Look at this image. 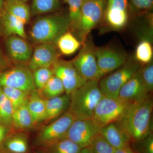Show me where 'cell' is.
<instances>
[{"instance_id":"6da1fadb","label":"cell","mask_w":153,"mask_h":153,"mask_svg":"<svg viewBox=\"0 0 153 153\" xmlns=\"http://www.w3.org/2000/svg\"><path fill=\"white\" fill-rule=\"evenodd\" d=\"M153 108L152 94L129 105L117 122L125 131L131 144L138 142L152 133Z\"/></svg>"},{"instance_id":"7a4b0ae2","label":"cell","mask_w":153,"mask_h":153,"mask_svg":"<svg viewBox=\"0 0 153 153\" xmlns=\"http://www.w3.org/2000/svg\"><path fill=\"white\" fill-rule=\"evenodd\" d=\"M98 80H90L70 94L68 112L75 120L92 119L96 107L104 96Z\"/></svg>"},{"instance_id":"3957f363","label":"cell","mask_w":153,"mask_h":153,"mask_svg":"<svg viewBox=\"0 0 153 153\" xmlns=\"http://www.w3.org/2000/svg\"><path fill=\"white\" fill-rule=\"evenodd\" d=\"M69 29L68 16L60 14L41 17L33 23L29 37L33 44H55L58 38Z\"/></svg>"},{"instance_id":"277c9868","label":"cell","mask_w":153,"mask_h":153,"mask_svg":"<svg viewBox=\"0 0 153 153\" xmlns=\"http://www.w3.org/2000/svg\"><path fill=\"white\" fill-rule=\"evenodd\" d=\"M141 67L134 58H128L120 67L99 80V86L103 96L117 98L122 86Z\"/></svg>"},{"instance_id":"5b68a950","label":"cell","mask_w":153,"mask_h":153,"mask_svg":"<svg viewBox=\"0 0 153 153\" xmlns=\"http://www.w3.org/2000/svg\"><path fill=\"white\" fill-rule=\"evenodd\" d=\"M107 0H86L82 3L76 34L83 44L93 29L104 18Z\"/></svg>"},{"instance_id":"8992f818","label":"cell","mask_w":153,"mask_h":153,"mask_svg":"<svg viewBox=\"0 0 153 153\" xmlns=\"http://www.w3.org/2000/svg\"><path fill=\"white\" fill-rule=\"evenodd\" d=\"M132 102L104 96L96 107L92 119L100 128L119 121Z\"/></svg>"},{"instance_id":"52a82bcc","label":"cell","mask_w":153,"mask_h":153,"mask_svg":"<svg viewBox=\"0 0 153 153\" xmlns=\"http://www.w3.org/2000/svg\"><path fill=\"white\" fill-rule=\"evenodd\" d=\"M76 120L68 111L40 130L35 140V144L43 148L66 137L71 124Z\"/></svg>"},{"instance_id":"ba28073f","label":"cell","mask_w":153,"mask_h":153,"mask_svg":"<svg viewBox=\"0 0 153 153\" xmlns=\"http://www.w3.org/2000/svg\"><path fill=\"white\" fill-rule=\"evenodd\" d=\"M0 86L17 88L29 93L36 90L33 72L28 66L21 64L0 72Z\"/></svg>"},{"instance_id":"9c48e42d","label":"cell","mask_w":153,"mask_h":153,"mask_svg":"<svg viewBox=\"0 0 153 153\" xmlns=\"http://www.w3.org/2000/svg\"><path fill=\"white\" fill-rule=\"evenodd\" d=\"M95 48L86 40L76 57L71 62L78 72L87 80L101 79L95 55Z\"/></svg>"},{"instance_id":"30bf717a","label":"cell","mask_w":153,"mask_h":153,"mask_svg":"<svg viewBox=\"0 0 153 153\" xmlns=\"http://www.w3.org/2000/svg\"><path fill=\"white\" fill-rule=\"evenodd\" d=\"M101 128L92 119L76 120L68 129L66 138L84 149L91 146Z\"/></svg>"},{"instance_id":"8fae6325","label":"cell","mask_w":153,"mask_h":153,"mask_svg":"<svg viewBox=\"0 0 153 153\" xmlns=\"http://www.w3.org/2000/svg\"><path fill=\"white\" fill-rule=\"evenodd\" d=\"M54 75L63 83L65 93L70 95L77 88L85 84L87 80L78 72L71 61L58 60L52 66Z\"/></svg>"},{"instance_id":"7c38bea8","label":"cell","mask_w":153,"mask_h":153,"mask_svg":"<svg viewBox=\"0 0 153 153\" xmlns=\"http://www.w3.org/2000/svg\"><path fill=\"white\" fill-rule=\"evenodd\" d=\"M95 55L101 78L119 68L128 58L124 52L110 47H96Z\"/></svg>"},{"instance_id":"4fadbf2b","label":"cell","mask_w":153,"mask_h":153,"mask_svg":"<svg viewBox=\"0 0 153 153\" xmlns=\"http://www.w3.org/2000/svg\"><path fill=\"white\" fill-rule=\"evenodd\" d=\"M128 0H107L104 18L106 25L113 30L125 27L129 19Z\"/></svg>"},{"instance_id":"5bb4252c","label":"cell","mask_w":153,"mask_h":153,"mask_svg":"<svg viewBox=\"0 0 153 153\" xmlns=\"http://www.w3.org/2000/svg\"><path fill=\"white\" fill-rule=\"evenodd\" d=\"M6 53L10 60L21 65L28 63L32 57L33 49L24 38L12 36L5 38Z\"/></svg>"},{"instance_id":"9a60e30c","label":"cell","mask_w":153,"mask_h":153,"mask_svg":"<svg viewBox=\"0 0 153 153\" xmlns=\"http://www.w3.org/2000/svg\"><path fill=\"white\" fill-rule=\"evenodd\" d=\"M58 57L59 53L55 44L52 43L38 44L33 51L28 66L32 71L38 68H52Z\"/></svg>"},{"instance_id":"2e32d148","label":"cell","mask_w":153,"mask_h":153,"mask_svg":"<svg viewBox=\"0 0 153 153\" xmlns=\"http://www.w3.org/2000/svg\"><path fill=\"white\" fill-rule=\"evenodd\" d=\"M141 68L121 88L117 97L132 102L149 94L143 82Z\"/></svg>"},{"instance_id":"e0dca14e","label":"cell","mask_w":153,"mask_h":153,"mask_svg":"<svg viewBox=\"0 0 153 153\" xmlns=\"http://www.w3.org/2000/svg\"><path fill=\"white\" fill-rule=\"evenodd\" d=\"M25 25L19 19L9 13L4 9L0 12V36L7 38L17 36L26 39Z\"/></svg>"},{"instance_id":"ac0fdd59","label":"cell","mask_w":153,"mask_h":153,"mask_svg":"<svg viewBox=\"0 0 153 153\" xmlns=\"http://www.w3.org/2000/svg\"><path fill=\"white\" fill-rule=\"evenodd\" d=\"M100 133L115 149L131 144L129 138L117 122L101 128Z\"/></svg>"},{"instance_id":"d6986e66","label":"cell","mask_w":153,"mask_h":153,"mask_svg":"<svg viewBox=\"0 0 153 153\" xmlns=\"http://www.w3.org/2000/svg\"><path fill=\"white\" fill-rule=\"evenodd\" d=\"M70 100V95L66 93L46 100V117L44 122H51L67 111Z\"/></svg>"},{"instance_id":"ffe728a7","label":"cell","mask_w":153,"mask_h":153,"mask_svg":"<svg viewBox=\"0 0 153 153\" xmlns=\"http://www.w3.org/2000/svg\"><path fill=\"white\" fill-rule=\"evenodd\" d=\"M0 148L7 153H27L29 150L27 136L22 133H11Z\"/></svg>"},{"instance_id":"44dd1931","label":"cell","mask_w":153,"mask_h":153,"mask_svg":"<svg viewBox=\"0 0 153 153\" xmlns=\"http://www.w3.org/2000/svg\"><path fill=\"white\" fill-rule=\"evenodd\" d=\"M27 106L35 125L44 121L46 117V100L37 90L30 94Z\"/></svg>"},{"instance_id":"7402d4cb","label":"cell","mask_w":153,"mask_h":153,"mask_svg":"<svg viewBox=\"0 0 153 153\" xmlns=\"http://www.w3.org/2000/svg\"><path fill=\"white\" fill-rule=\"evenodd\" d=\"M4 9L19 19L25 25L30 21L31 10L27 3L22 0H4Z\"/></svg>"},{"instance_id":"603a6c76","label":"cell","mask_w":153,"mask_h":153,"mask_svg":"<svg viewBox=\"0 0 153 153\" xmlns=\"http://www.w3.org/2000/svg\"><path fill=\"white\" fill-rule=\"evenodd\" d=\"M55 44L64 55H73L82 46V43L71 32L67 31L58 38Z\"/></svg>"},{"instance_id":"cb8c5ba5","label":"cell","mask_w":153,"mask_h":153,"mask_svg":"<svg viewBox=\"0 0 153 153\" xmlns=\"http://www.w3.org/2000/svg\"><path fill=\"white\" fill-rule=\"evenodd\" d=\"M35 125L27 106V102L14 111L12 116V127L21 130H25Z\"/></svg>"},{"instance_id":"d4e9b609","label":"cell","mask_w":153,"mask_h":153,"mask_svg":"<svg viewBox=\"0 0 153 153\" xmlns=\"http://www.w3.org/2000/svg\"><path fill=\"white\" fill-rule=\"evenodd\" d=\"M38 91L43 98L47 100L62 95L65 92V90L60 79L54 75L44 88Z\"/></svg>"},{"instance_id":"484cf974","label":"cell","mask_w":153,"mask_h":153,"mask_svg":"<svg viewBox=\"0 0 153 153\" xmlns=\"http://www.w3.org/2000/svg\"><path fill=\"white\" fill-rule=\"evenodd\" d=\"M44 149L45 153H80L82 150L79 146L66 137Z\"/></svg>"},{"instance_id":"4316f807","label":"cell","mask_w":153,"mask_h":153,"mask_svg":"<svg viewBox=\"0 0 153 153\" xmlns=\"http://www.w3.org/2000/svg\"><path fill=\"white\" fill-rule=\"evenodd\" d=\"M13 112L11 102L0 86V123L12 128Z\"/></svg>"},{"instance_id":"83f0119b","label":"cell","mask_w":153,"mask_h":153,"mask_svg":"<svg viewBox=\"0 0 153 153\" xmlns=\"http://www.w3.org/2000/svg\"><path fill=\"white\" fill-rule=\"evenodd\" d=\"M58 0H33L31 15L36 16L57 10L60 8Z\"/></svg>"},{"instance_id":"f1b7e54d","label":"cell","mask_w":153,"mask_h":153,"mask_svg":"<svg viewBox=\"0 0 153 153\" xmlns=\"http://www.w3.org/2000/svg\"><path fill=\"white\" fill-rule=\"evenodd\" d=\"M1 87L10 102L13 111L27 101L30 93L13 88Z\"/></svg>"},{"instance_id":"f546056e","label":"cell","mask_w":153,"mask_h":153,"mask_svg":"<svg viewBox=\"0 0 153 153\" xmlns=\"http://www.w3.org/2000/svg\"><path fill=\"white\" fill-rule=\"evenodd\" d=\"M69 8V29L76 33L79 26L83 0H67Z\"/></svg>"},{"instance_id":"4dcf8cb0","label":"cell","mask_w":153,"mask_h":153,"mask_svg":"<svg viewBox=\"0 0 153 153\" xmlns=\"http://www.w3.org/2000/svg\"><path fill=\"white\" fill-rule=\"evenodd\" d=\"M153 48L149 40L141 41L137 46L135 52L134 59L140 64H146L152 61Z\"/></svg>"},{"instance_id":"1f68e13d","label":"cell","mask_w":153,"mask_h":153,"mask_svg":"<svg viewBox=\"0 0 153 153\" xmlns=\"http://www.w3.org/2000/svg\"><path fill=\"white\" fill-rule=\"evenodd\" d=\"M32 72L34 84L38 91H41L49 79L54 75L52 68L43 67L38 68Z\"/></svg>"},{"instance_id":"d6a6232c","label":"cell","mask_w":153,"mask_h":153,"mask_svg":"<svg viewBox=\"0 0 153 153\" xmlns=\"http://www.w3.org/2000/svg\"><path fill=\"white\" fill-rule=\"evenodd\" d=\"M91 147L93 153H114L115 150L100 133L95 137Z\"/></svg>"},{"instance_id":"836d02e7","label":"cell","mask_w":153,"mask_h":153,"mask_svg":"<svg viewBox=\"0 0 153 153\" xmlns=\"http://www.w3.org/2000/svg\"><path fill=\"white\" fill-rule=\"evenodd\" d=\"M143 82L148 94H152L153 90V61L141 68Z\"/></svg>"},{"instance_id":"e575fe53","label":"cell","mask_w":153,"mask_h":153,"mask_svg":"<svg viewBox=\"0 0 153 153\" xmlns=\"http://www.w3.org/2000/svg\"><path fill=\"white\" fill-rule=\"evenodd\" d=\"M129 11L134 13H146L152 9L153 0H128Z\"/></svg>"},{"instance_id":"d590c367","label":"cell","mask_w":153,"mask_h":153,"mask_svg":"<svg viewBox=\"0 0 153 153\" xmlns=\"http://www.w3.org/2000/svg\"><path fill=\"white\" fill-rule=\"evenodd\" d=\"M133 144L135 145L136 150H133L137 153H153L152 133L140 141Z\"/></svg>"},{"instance_id":"8d00e7d4","label":"cell","mask_w":153,"mask_h":153,"mask_svg":"<svg viewBox=\"0 0 153 153\" xmlns=\"http://www.w3.org/2000/svg\"><path fill=\"white\" fill-rule=\"evenodd\" d=\"M12 128L0 123V147L7 137L11 133Z\"/></svg>"},{"instance_id":"74e56055","label":"cell","mask_w":153,"mask_h":153,"mask_svg":"<svg viewBox=\"0 0 153 153\" xmlns=\"http://www.w3.org/2000/svg\"><path fill=\"white\" fill-rule=\"evenodd\" d=\"M7 60L5 55L0 47V72L5 70L8 66Z\"/></svg>"},{"instance_id":"f35d334b","label":"cell","mask_w":153,"mask_h":153,"mask_svg":"<svg viewBox=\"0 0 153 153\" xmlns=\"http://www.w3.org/2000/svg\"><path fill=\"white\" fill-rule=\"evenodd\" d=\"M114 153H136V152L130 145L120 149H115Z\"/></svg>"},{"instance_id":"ab89813d","label":"cell","mask_w":153,"mask_h":153,"mask_svg":"<svg viewBox=\"0 0 153 153\" xmlns=\"http://www.w3.org/2000/svg\"><path fill=\"white\" fill-rule=\"evenodd\" d=\"M80 153H93L91 147L84 148L82 149Z\"/></svg>"},{"instance_id":"60d3db41","label":"cell","mask_w":153,"mask_h":153,"mask_svg":"<svg viewBox=\"0 0 153 153\" xmlns=\"http://www.w3.org/2000/svg\"><path fill=\"white\" fill-rule=\"evenodd\" d=\"M4 0H0V12L4 10Z\"/></svg>"},{"instance_id":"b9f144b4","label":"cell","mask_w":153,"mask_h":153,"mask_svg":"<svg viewBox=\"0 0 153 153\" xmlns=\"http://www.w3.org/2000/svg\"><path fill=\"white\" fill-rule=\"evenodd\" d=\"M0 153H6L5 152H4V151H3L0 148Z\"/></svg>"},{"instance_id":"7bdbcfd3","label":"cell","mask_w":153,"mask_h":153,"mask_svg":"<svg viewBox=\"0 0 153 153\" xmlns=\"http://www.w3.org/2000/svg\"><path fill=\"white\" fill-rule=\"evenodd\" d=\"M22 1H24L25 2H27V1H28L29 0H22Z\"/></svg>"},{"instance_id":"ee69618b","label":"cell","mask_w":153,"mask_h":153,"mask_svg":"<svg viewBox=\"0 0 153 153\" xmlns=\"http://www.w3.org/2000/svg\"><path fill=\"white\" fill-rule=\"evenodd\" d=\"M86 1V0H83V1Z\"/></svg>"},{"instance_id":"f6af8a7d","label":"cell","mask_w":153,"mask_h":153,"mask_svg":"<svg viewBox=\"0 0 153 153\" xmlns=\"http://www.w3.org/2000/svg\"></svg>"}]
</instances>
